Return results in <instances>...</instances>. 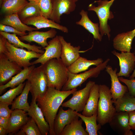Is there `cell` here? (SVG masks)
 <instances>
[{
	"label": "cell",
	"mask_w": 135,
	"mask_h": 135,
	"mask_svg": "<svg viewBox=\"0 0 135 135\" xmlns=\"http://www.w3.org/2000/svg\"><path fill=\"white\" fill-rule=\"evenodd\" d=\"M77 90L76 88L68 91L58 90L53 87H48L45 94L36 100L45 118L50 127V135H55L54 123L55 117L60 106L68 96Z\"/></svg>",
	"instance_id": "obj_1"
},
{
	"label": "cell",
	"mask_w": 135,
	"mask_h": 135,
	"mask_svg": "<svg viewBox=\"0 0 135 135\" xmlns=\"http://www.w3.org/2000/svg\"><path fill=\"white\" fill-rule=\"evenodd\" d=\"M43 65L48 79V87L61 90L68 80V71L61 58H52Z\"/></svg>",
	"instance_id": "obj_2"
},
{
	"label": "cell",
	"mask_w": 135,
	"mask_h": 135,
	"mask_svg": "<svg viewBox=\"0 0 135 135\" xmlns=\"http://www.w3.org/2000/svg\"><path fill=\"white\" fill-rule=\"evenodd\" d=\"M99 86L97 121L102 126L109 123L116 112L109 87L105 84H100Z\"/></svg>",
	"instance_id": "obj_3"
},
{
	"label": "cell",
	"mask_w": 135,
	"mask_h": 135,
	"mask_svg": "<svg viewBox=\"0 0 135 135\" xmlns=\"http://www.w3.org/2000/svg\"><path fill=\"white\" fill-rule=\"evenodd\" d=\"M115 0H100L95 1L97 2L98 6H96L92 4H90L88 6V10L95 12L96 13L99 20V31L102 36L104 34H106L109 40L110 35V30L108 24V20L114 18V16L110 10V8Z\"/></svg>",
	"instance_id": "obj_4"
},
{
	"label": "cell",
	"mask_w": 135,
	"mask_h": 135,
	"mask_svg": "<svg viewBox=\"0 0 135 135\" xmlns=\"http://www.w3.org/2000/svg\"><path fill=\"white\" fill-rule=\"evenodd\" d=\"M27 80L31 84L30 92L32 98L36 100L45 94L48 88V82L43 64L35 67L29 74Z\"/></svg>",
	"instance_id": "obj_5"
},
{
	"label": "cell",
	"mask_w": 135,
	"mask_h": 135,
	"mask_svg": "<svg viewBox=\"0 0 135 135\" xmlns=\"http://www.w3.org/2000/svg\"><path fill=\"white\" fill-rule=\"evenodd\" d=\"M110 60L109 58H107L96 67L91 68L82 73L74 74L68 71V80L61 90L68 91L76 88L80 86L88 78H96L101 72L105 69Z\"/></svg>",
	"instance_id": "obj_6"
},
{
	"label": "cell",
	"mask_w": 135,
	"mask_h": 135,
	"mask_svg": "<svg viewBox=\"0 0 135 135\" xmlns=\"http://www.w3.org/2000/svg\"><path fill=\"white\" fill-rule=\"evenodd\" d=\"M6 46L8 50L4 54L10 60L16 62L22 68L31 66L30 60L33 58H39L43 54L16 47L9 43L8 40Z\"/></svg>",
	"instance_id": "obj_7"
},
{
	"label": "cell",
	"mask_w": 135,
	"mask_h": 135,
	"mask_svg": "<svg viewBox=\"0 0 135 135\" xmlns=\"http://www.w3.org/2000/svg\"><path fill=\"white\" fill-rule=\"evenodd\" d=\"M95 84L94 82L89 81L84 88L74 92L72 98L62 103V106L69 108L77 112H82L88 100L90 89Z\"/></svg>",
	"instance_id": "obj_8"
},
{
	"label": "cell",
	"mask_w": 135,
	"mask_h": 135,
	"mask_svg": "<svg viewBox=\"0 0 135 135\" xmlns=\"http://www.w3.org/2000/svg\"><path fill=\"white\" fill-rule=\"evenodd\" d=\"M16 63L10 60L4 54H0V85H4L23 69Z\"/></svg>",
	"instance_id": "obj_9"
},
{
	"label": "cell",
	"mask_w": 135,
	"mask_h": 135,
	"mask_svg": "<svg viewBox=\"0 0 135 135\" xmlns=\"http://www.w3.org/2000/svg\"><path fill=\"white\" fill-rule=\"evenodd\" d=\"M119 60L120 70L116 73L118 76H130L135 67V54L134 52H121V53L115 50L111 52Z\"/></svg>",
	"instance_id": "obj_10"
},
{
	"label": "cell",
	"mask_w": 135,
	"mask_h": 135,
	"mask_svg": "<svg viewBox=\"0 0 135 135\" xmlns=\"http://www.w3.org/2000/svg\"><path fill=\"white\" fill-rule=\"evenodd\" d=\"M48 43V45L43 49L45 50L44 52L39 58L31 62L32 65L38 63L44 64L52 58H60L62 44L58 36H56Z\"/></svg>",
	"instance_id": "obj_11"
},
{
	"label": "cell",
	"mask_w": 135,
	"mask_h": 135,
	"mask_svg": "<svg viewBox=\"0 0 135 135\" xmlns=\"http://www.w3.org/2000/svg\"><path fill=\"white\" fill-rule=\"evenodd\" d=\"M129 120L128 112H116L109 123L111 128L119 134L132 135Z\"/></svg>",
	"instance_id": "obj_12"
},
{
	"label": "cell",
	"mask_w": 135,
	"mask_h": 135,
	"mask_svg": "<svg viewBox=\"0 0 135 135\" xmlns=\"http://www.w3.org/2000/svg\"><path fill=\"white\" fill-rule=\"evenodd\" d=\"M74 0H52V9L50 19L59 24L60 17L63 14H69L75 10Z\"/></svg>",
	"instance_id": "obj_13"
},
{
	"label": "cell",
	"mask_w": 135,
	"mask_h": 135,
	"mask_svg": "<svg viewBox=\"0 0 135 135\" xmlns=\"http://www.w3.org/2000/svg\"><path fill=\"white\" fill-rule=\"evenodd\" d=\"M62 44L60 58L64 65L67 67L75 61L80 56V46H74L70 43L67 42L64 37L58 36Z\"/></svg>",
	"instance_id": "obj_14"
},
{
	"label": "cell",
	"mask_w": 135,
	"mask_h": 135,
	"mask_svg": "<svg viewBox=\"0 0 135 135\" xmlns=\"http://www.w3.org/2000/svg\"><path fill=\"white\" fill-rule=\"evenodd\" d=\"M26 112L18 109L12 110L9 118L6 134H15L26 123L29 118Z\"/></svg>",
	"instance_id": "obj_15"
},
{
	"label": "cell",
	"mask_w": 135,
	"mask_h": 135,
	"mask_svg": "<svg viewBox=\"0 0 135 135\" xmlns=\"http://www.w3.org/2000/svg\"><path fill=\"white\" fill-rule=\"evenodd\" d=\"M27 112L28 115L36 123L42 135H47L50 130V126L41 109L36 103V100L32 98L30 108Z\"/></svg>",
	"instance_id": "obj_16"
},
{
	"label": "cell",
	"mask_w": 135,
	"mask_h": 135,
	"mask_svg": "<svg viewBox=\"0 0 135 135\" xmlns=\"http://www.w3.org/2000/svg\"><path fill=\"white\" fill-rule=\"evenodd\" d=\"M57 33L55 28H51L46 32L34 30L30 32L28 34L19 37L21 41L29 42H34L44 48L48 45L47 40L49 38H53L56 36Z\"/></svg>",
	"instance_id": "obj_17"
},
{
	"label": "cell",
	"mask_w": 135,
	"mask_h": 135,
	"mask_svg": "<svg viewBox=\"0 0 135 135\" xmlns=\"http://www.w3.org/2000/svg\"><path fill=\"white\" fill-rule=\"evenodd\" d=\"M60 107L54 120V130L55 135H60L64 128L70 124L77 115L76 111L69 108L64 110Z\"/></svg>",
	"instance_id": "obj_18"
},
{
	"label": "cell",
	"mask_w": 135,
	"mask_h": 135,
	"mask_svg": "<svg viewBox=\"0 0 135 135\" xmlns=\"http://www.w3.org/2000/svg\"><path fill=\"white\" fill-rule=\"evenodd\" d=\"M105 69L106 71L110 77L111 85L110 90L112 100H115L128 92V89L126 86L123 85L120 83L116 74L117 68L113 70L111 66L107 65Z\"/></svg>",
	"instance_id": "obj_19"
},
{
	"label": "cell",
	"mask_w": 135,
	"mask_h": 135,
	"mask_svg": "<svg viewBox=\"0 0 135 135\" xmlns=\"http://www.w3.org/2000/svg\"><path fill=\"white\" fill-rule=\"evenodd\" d=\"M27 25L34 26L38 29L43 28H51L59 30L62 32L67 33L68 28L66 26L60 25L50 19L42 16H40L29 18L22 21Z\"/></svg>",
	"instance_id": "obj_20"
},
{
	"label": "cell",
	"mask_w": 135,
	"mask_h": 135,
	"mask_svg": "<svg viewBox=\"0 0 135 135\" xmlns=\"http://www.w3.org/2000/svg\"><path fill=\"white\" fill-rule=\"evenodd\" d=\"M99 85L95 84L91 88L88 100L82 112V114L90 116L97 112L99 98Z\"/></svg>",
	"instance_id": "obj_21"
},
{
	"label": "cell",
	"mask_w": 135,
	"mask_h": 135,
	"mask_svg": "<svg viewBox=\"0 0 135 135\" xmlns=\"http://www.w3.org/2000/svg\"><path fill=\"white\" fill-rule=\"evenodd\" d=\"M103 62L102 59L100 58L95 60H89L80 56L67 68L68 71L71 73L77 74L86 70L91 66L94 65L96 66Z\"/></svg>",
	"instance_id": "obj_22"
},
{
	"label": "cell",
	"mask_w": 135,
	"mask_h": 135,
	"mask_svg": "<svg viewBox=\"0 0 135 135\" xmlns=\"http://www.w3.org/2000/svg\"><path fill=\"white\" fill-rule=\"evenodd\" d=\"M79 14L81 18L80 20L76 22V24L82 26L92 34L94 38L100 42L101 41L102 36L99 33L98 24L93 23L90 20L87 11L82 10Z\"/></svg>",
	"instance_id": "obj_23"
},
{
	"label": "cell",
	"mask_w": 135,
	"mask_h": 135,
	"mask_svg": "<svg viewBox=\"0 0 135 135\" xmlns=\"http://www.w3.org/2000/svg\"><path fill=\"white\" fill-rule=\"evenodd\" d=\"M134 37L131 31L118 34L113 40L114 48L121 52H130L132 40Z\"/></svg>",
	"instance_id": "obj_24"
},
{
	"label": "cell",
	"mask_w": 135,
	"mask_h": 135,
	"mask_svg": "<svg viewBox=\"0 0 135 135\" xmlns=\"http://www.w3.org/2000/svg\"><path fill=\"white\" fill-rule=\"evenodd\" d=\"M0 23L12 26L17 30L22 32L38 30L36 28L29 26L24 23L20 18L18 13L5 16L1 21Z\"/></svg>",
	"instance_id": "obj_25"
},
{
	"label": "cell",
	"mask_w": 135,
	"mask_h": 135,
	"mask_svg": "<svg viewBox=\"0 0 135 135\" xmlns=\"http://www.w3.org/2000/svg\"><path fill=\"white\" fill-rule=\"evenodd\" d=\"M28 2L26 0H2L1 11L5 16L18 13Z\"/></svg>",
	"instance_id": "obj_26"
},
{
	"label": "cell",
	"mask_w": 135,
	"mask_h": 135,
	"mask_svg": "<svg viewBox=\"0 0 135 135\" xmlns=\"http://www.w3.org/2000/svg\"><path fill=\"white\" fill-rule=\"evenodd\" d=\"M112 101L116 112L135 110V97L130 95L128 92L120 98Z\"/></svg>",
	"instance_id": "obj_27"
},
{
	"label": "cell",
	"mask_w": 135,
	"mask_h": 135,
	"mask_svg": "<svg viewBox=\"0 0 135 135\" xmlns=\"http://www.w3.org/2000/svg\"><path fill=\"white\" fill-rule=\"evenodd\" d=\"M34 65H32L23 69L19 73L12 77L11 80L6 84L0 86V94L6 88L9 87L14 88L27 80L28 76L32 70L35 67Z\"/></svg>",
	"instance_id": "obj_28"
},
{
	"label": "cell",
	"mask_w": 135,
	"mask_h": 135,
	"mask_svg": "<svg viewBox=\"0 0 135 135\" xmlns=\"http://www.w3.org/2000/svg\"><path fill=\"white\" fill-rule=\"evenodd\" d=\"M0 34L6 38L8 42L15 46L23 48H26L28 50H32L37 53H44L45 51L42 49V47L34 44L30 45L29 44H26L22 42L16 34L10 33L2 31H0Z\"/></svg>",
	"instance_id": "obj_29"
},
{
	"label": "cell",
	"mask_w": 135,
	"mask_h": 135,
	"mask_svg": "<svg viewBox=\"0 0 135 135\" xmlns=\"http://www.w3.org/2000/svg\"><path fill=\"white\" fill-rule=\"evenodd\" d=\"M30 87V84L27 80L22 92L13 101L11 104L12 110L18 109L23 110L26 112H28L30 107L28 102V98Z\"/></svg>",
	"instance_id": "obj_30"
},
{
	"label": "cell",
	"mask_w": 135,
	"mask_h": 135,
	"mask_svg": "<svg viewBox=\"0 0 135 135\" xmlns=\"http://www.w3.org/2000/svg\"><path fill=\"white\" fill-rule=\"evenodd\" d=\"M77 115L73 121L66 126L60 135H89L82 126V120Z\"/></svg>",
	"instance_id": "obj_31"
},
{
	"label": "cell",
	"mask_w": 135,
	"mask_h": 135,
	"mask_svg": "<svg viewBox=\"0 0 135 135\" xmlns=\"http://www.w3.org/2000/svg\"><path fill=\"white\" fill-rule=\"evenodd\" d=\"M76 114L84 122L86 126V131L89 135H97L98 130L101 128V125L97 124V112L90 116H85L76 112Z\"/></svg>",
	"instance_id": "obj_32"
},
{
	"label": "cell",
	"mask_w": 135,
	"mask_h": 135,
	"mask_svg": "<svg viewBox=\"0 0 135 135\" xmlns=\"http://www.w3.org/2000/svg\"><path fill=\"white\" fill-rule=\"evenodd\" d=\"M22 22L26 19L41 16L40 7L37 2L30 1L18 13Z\"/></svg>",
	"instance_id": "obj_33"
},
{
	"label": "cell",
	"mask_w": 135,
	"mask_h": 135,
	"mask_svg": "<svg viewBox=\"0 0 135 135\" xmlns=\"http://www.w3.org/2000/svg\"><path fill=\"white\" fill-rule=\"evenodd\" d=\"M17 135H42L34 120L29 118L26 123L15 134Z\"/></svg>",
	"instance_id": "obj_34"
},
{
	"label": "cell",
	"mask_w": 135,
	"mask_h": 135,
	"mask_svg": "<svg viewBox=\"0 0 135 135\" xmlns=\"http://www.w3.org/2000/svg\"><path fill=\"white\" fill-rule=\"evenodd\" d=\"M26 83L20 84L17 86L10 89L0 97V102L11 105L16 96L22 92Z\"/></svg>",
	"instance_id": "obj_35"
},
{
	"label": "cell",
	"mask_w": 135,
	"mask_h": 135,
	"mask_svg": "<svg viewBox=\"0 0 135 135\" xmlns=\"http://www.w3.org/2000/svg\"><path fill=\"white\" fill-rule=\"evenodd\" d=\"M41 16L50 18L52 9V0H38Z\"/></svg>",
	"instance_id": "obj_36"
},
{
	"label": "cell",
	"mask_w": 135,
	"mask_h": 135,
	"mask_svg": "<svg viewBox=\"0 0 135 135\" xmlns=\"http://www.w3.org/2000/svg\"><path fill=\"white\" fill-rule=\"evenodd\" d=\"M118 78L120 81L125 84L128 87V92L132 96L135 97V79L133 78L128 79L119 76Z\"/></svg>",
	"instance_id": "obj_37"
},
{
	"label": "cell",
	"mask_w": 135,
	"mask_h": 135,
	"mask_svg": "<svg viewBox=\"0 0 135 135\" xmlns=\"http://www.w3.org/2000/svg\"><path fill=\"white\" fill-rule=\"evenodd\" d=\"M0 31L4 32H12L16 34L17 35L22 36L28 34L26 32H22L19 31L13 27L4 25L2 24H0Z\"/></svg>",
	"instance_id": "obj_38"
},
{
	"label": "cell",
	"mask_w": 135,
	"mask_h": 135,
	"mask_svg": "<svg viewBox=\"0 0 135 135\" xmlns=\"http://www.w3.org/2000/svg\"><path fill=\"white\" fill-rule=\"evenodd\" d=\"M9 105L4 102H0V116L9 118L12 110L8 108Z\"/></svg>",
	"instance_id": "obj_39"
},
{
	"label": "cell",
	"mask_w": 135,
	"mask_h": 135,
	"mask_svg": "<svg viewBox=\"0 0 135 135\" xmlns=\"http://www.w3.org/2000/svg\"><path fill=\"white\" fill-rule=\"evenodd\" d=\"M7 40L6 38L0 34V54H4L7 51L6 46Z\"/></svg>",
	"instance_id": "obj_40"
},
{
	"label": "cell",
	"mask_w": 135,
	"mask_h": 135,
	"mask_svg": "<svg viewBox=\"0 0 135 135\" xmlns=\"http://www.w3.org/2000/svg\"><path fill=\"white\" fill-rule=\"evenodd\" d=\"M129 115V123L131 129L135 130V110L128 112Z\"/></svg>",
	"instance_id": "obj_41"
},
{
	"label": "cell",
	"mask_w": 135,
	"mask_h": 135,
	"mask_svg": "<svg viewBox=\"0 0 135 135\" xmlns=\"http://www.w3.org/2000/svg\"><path fill=\"white\" fill-rule=\"evenodd\" d=\"M9 118L0 116V126L7 129L8 127Z\"/></svg>",
	"instance_id": "obj_42"
},
{
	"label": "cell",
	"mask_w": 135,
	"mask_h": 135,
	"mask_svg": "<svg viewBox=\"0 0 135 135\" xmlns=\"http://www.w3.org/2000/svg\"><path fill=\"white\" fill-rule=\"evenodd\" d=\"M6 134V130L1 126H0V135Z\"/></svg>",
	"instance_id": "obj_43"
},
{
	"label": "cell",
	"mask_w": 135,
	"mask_h": 135,
	"mask_svg": "<svg viewBox=\"0 0 135 135\" xmlns=\"http://www.w3.org/2000/svg\"><path fill=\"white\" fill-rule=\"evenodd\" d=\"M134 53L135 54V51H134ZM135 77V67L134 71L132 74L130 76L129 78V79H131L133 78H134Z\"/></svg>",
	"instance_id": "obj_44"
},
{
	"label": "cell",
	"mask_w": 135,
	"mask_h": 135,
	"mask_svg": "<svg viewBox=\"0 0 135 135\" xmlns=\"http://www.w3.org/2000/svg\"><path fill=\"white\" fill-rule=\"evenodd\" d=\"M132 33L133 36L134 37L135 36V28L133 30L131 31Z\"/></svg>",
	"instance_id": "obj_45"
},
{
	"label": "cell",
	"mask_w": 135,
	"mask_h": 135,
	"mask_svg": "<svg viewBox=\"0 0 135 135\" xmlns=\"http://www.w3.org/2000/svg\"><path fill=\"white\" fill-rule=\"evenodd\" d=\"M28 0L29 1H35V2H36L37 1V0Z\"/></svg>",
	"instance_id": "obj_46"
},
{
	"label": "cell",
	"mask_w": 135,
	"mask_h": 135,
	"mask_svg": "<svg viewBox=\"0 0 135 135\" xmlns=\"http://www.w3.org/2000/svg\"><path fill=\"white\" fill-rule=\"evenodd\" d=\"M74 1L76 2L78 1V0H74Z\"/></svg>",
	"instance_id": "obj_47"
},
{
	"label": "cell",
	"mask_w": 135,
	"mask_h": 135,
	"mask_svg": "<svg viewBox=\"0 0 135 135\" xmlns=\"http://www.w3.org/2000/svg\"><path fill=\"white\" fill-rule=\"evenodd\" d=\"M2 0H0V1H1Z\"/></svg>",
	"instance_id": "obj_48"
}]
</instances>
